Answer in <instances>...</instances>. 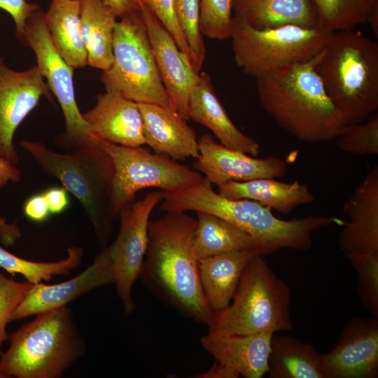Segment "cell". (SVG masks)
Returning <instances> with one entry per match:
<instances>
[{
  "instance_id": "obj_1",
  "label": "cell",
  "mask_w": 378,
  "mask_h": 378,
  "mask_svg": "<svg viewBox=\"0 0 378 378\" xmlns=\"http://www.w3.org/2000/svg\"><path fill=\"white\" fill-rule=\"evenodd\" d=\"M197 219L186 212H166L150 220L146 258L139 278L160 301L208 326L213 316L200 281L193 245Z\"/></svg>"
},
{
  "instance_id": "obj_2",
  "label": "cell",
  "mask_w": 378,
  "mask_h": 378,
  "mask_svg": "<svg viewBox=\"0 0 378 378\" xmlns=\"http://www.w3.org/2000/svg\"><path fill=\"white\" fill-rule=\"evenodd\" d=\"M317 55L256 78L265 112L281 128L307 143L335 140L345 125L315 71Z\"/></svg>"
},
{
  "instance_id": "obj_3",
  "label": "cell",
  "mask_w": 378,
  "mask_h": 378,
  "mask_svg": "<svg viewBox=\"0 0 378 378\" xmlns=\"http://www.w3.org/2000/svg\"><path fill=\"white\" fill-rule=\"evenodd\" d=\"M178 211H202L225 219L248 234L264 255L282 248L305 251L312 246V234L336 224L344 225L335 216L309 215L281 220L271 209L251 200H229L214 190L204 177L196 184L179 190L175 197Z\"/></svg>"
},
{
  "instance_id": "obj_4",
  "label": "cell",
  "mask_w": 378,
  "mask_h": 378,
  "mask_svg": "<svg viewBox=\"0 0 378 378\" xmlns=\"http://www.w3.org/2000/svg\"><path fill=\"white\" fill-rule=\"evenodd\" d=\"M315 71L344 125L378 109V43L353 29L331 32Z\"/></svg>"
},
{
  "instance_id": "obj_5",
  "label": "cell",
  "mask_w": 378,
  "mask_h": 378,
  "mask_svg": "<svg viewBox=\"0 0 378 378\" xmlns=\"http://www.w3.org/2000/svg\"><path fill=\"white\" fill-rule=\"evenodd\" d=\"M36 316L8 335L0 378H58L85 354V342L66 305Z\"/></svg>"
},
{
  "instance_id": "obj_6",
  "label": "cell",
  "mask_w": 378,
  "mask_h": 378,
  "mask_svg": "<svg viewBox=\"0 0 378 378\" xmlns=\"http://www.w3.org/2000/svg\"><path fill=\"white\" fill-rule=\"evenodd\" d=\"M20 145L47 176L57 179L78 199L104 248L114 218L109 208L114 168L108 155L97 143L64 153L38 141L24 139Z\"/></svg>"
},
{
  "instance_id": "obj_7",
  "label": "cell",
  "mask_w": 378,
  "mask_h": 378,
  "mask_svg": "<svg viewBox=\"0 0 378 378\" xmlns=\"http://www.w3.org/2000/svg\"><path fill=\"white\" fill-rule=\"evenodd\" d=\"M263 257L248 262L230 304L214 312L209 332L250 335L293 329L290 288Z\"/></svg>"
},
{
  "instance_id": "obj_8",
  "label": "cell",
  "mask_w": 378,
  "mask_h": 378,
  "mask_svg": "<svg viewBox=\"0 0 378 378\" xmlns=\"http://www.w3.org/2000/svg\"><path fill=\"white\" fill-rule=\"evenodd\" d=\"M113 53V64L101 76L106 91L116 92L138 104L172 109L139 9L126 13L117 21Z\"/></svg>"
},
{
  "instance_id": "obj_9",
  "label": "cell",
  "mask_w": 378,
  "mask_h": 378,
  "mask_svg": "<svg viewBox=\"0 0 378 378\" xmlns=\"http://www.w3.org/2000/svg\"><path fill=\"white\" fill-rule=\"evenodd\" d=\"M330 33L318 27L293 24L256 29L232 16L234 60L245 74L256 79L312 59Z\"/></svg>"
},
{
  "instance_id": "obj_10",
  "label": "cell",
  "mask_w": 378,
  "mask_h": 378,
  "mask_svg": "<svg viewBox=\"0 0 378 378\" xmlns=\"http://www.w3.org/2000/svg\"><path fill=\"white\" fill-rule=\"evenodd\" d=\"M99 147L111 158L114 174L109 208L113 218L147 188L173 191L202 181L203 175L169 157L151 153L141 146L128 147L104 140Z\"/></svg>"
},
{
  "instance_id": "obj_11",
  "label": "cell",
  "mask_w": 378,
  "mask_h": 378,
  "mask_svg": "<svg viewBox=\"0 0 378 378\" xmlns=\"http://www.w3.org/2000/svg\"><path fill=\"white\" fill-rule=\"evenodd\" d=\"M21 39L34 51L36 66L61 106L66 130L57 139V144L68 152L69 149L72 151L97 144L98 140L92 134L76 103L74 69L61 57L52 44L43 12L38 9L31 15Z\"/></svg>"
},
{
  "instance_id": "obj_12",
  "label": "cell",
  "mask_w": 378,
  "mask_h": 378,
  "mask_svg": "<svg viewBox=\"0 0 378 378\" xmlns=\"http://www.w3.org/2000/svg\"><path fill=\"white\" fill-rule=\"evenodd\" d=\"M164 197V191H153L121 209L118 234L106 248L114 267L117 293L127 314L135 309L132 289L148 248L150 216Z\"/></svg>"
},
{
  "instance_id": "obj_13",
  "label": "cell",
  "mask_w": 378,
  "mask_h": 378,
  "mask_svg": "<svg viewBox=\"0 0 378 378\" xmlns=\"http://www.w3.org/2000/svg\"><path fill=\"white\" fill-rule=\"evenodd\" d=\"M43 96L52 101L49 87L36 65L25 71H15L0 57L1 158L14 165L18 162L14 134Z\"/></svg>"
},
{
  "instance_id": "obj_14",
  "label": "cell",
  "mask_w": 378,
  "mask_h": 378,
  "mask_svg": "<svg viewBox=\"0 0 378 378\" xmlns=\"http://www.w3.org/2000/svg\"><path fill=\"white\" fill-rule=\"evenodd\" d=\"M320 363L324 378L377 377L378 318L349 320L335 347L320 354Z\"/></svg>"
},
{
  "instance_id": "obj_15",
  "label": "cell",
  "mask_w": 378,
  "mask_h": 378,
  "mask_svg": "<svg viewBox=\"0 0 378 378\" xmlns=\"http://www.w3.org/2000/svg\"><path fill=\"white\" fill-rule=\"evenodd\" d=\"M154 58L162 83L169 95L172 108L188 120V102L191 89L199 73L183 54L176 41L144 3H139Z\"/></svg>"
},
{
  "instance_id": "obj_16",
  "label": "cell",
  "mask_w": 378,
  "mask_h": 378,
  "mask_svg": "<svg viewBox=\"0 0 378 378\" xmlns=\"http://www.w3.org/2000/svg\"><path fill=\"white\" fill-rule=\"evenodd\" d=\"M196 171L217 186L227 181H246L262 178H280L287 173L286 162L279 158H253L244 152L218 144L209 134L198 139Z\"/></svg>"
},
{
  "instance_id": "obj_17",
  "label": "cell",
  "mask_w": 378,
  "mask_h": 378,
  "mask_svg": "<svg viewBox=\"0 0 378 378\" xmlns=\"http://www.w3.org/2000/svg\"><path fill=\"white\" fill-rule=\"evenodd\" d=\"M115 284L113 262L104 248L76 276L56 284H34L12 314L10 322L66 305L102 286Z\"/></svg>"
},
{
  "instance_id": "obj_18",
  "label": "cell",
  "mask_w": 378,
  "mask_h": 378,
  "mask_svg": "<svg viewBox=\"0 0 378 378\" xmlns=\"http://www.w3.org/2000/svg\"><path fill=\"white\" fill-rule=\"evenodd\" d=\"M349 218L338 238L346 258L354 254L378 253V166L366 174L344 203Z\"/></svg>"
},
{
  "instance_id": "obj_19",
  "label": "cell",
  "mask_w": 378,
  "mask_h": 378,
  "mask_svg": "<svg viewBox=\"0 0 378 378\" xmlns=\"http://www.w3.org/2000/svg\"><path fill=\"white\" fill-rule=\"evenodd\" d=\"M82 115L98 141L128 147L146 144L138 104L116 92L98 94L95 106Z\"/></svg>"
},
{
  "instance_id": "obj_20",
  "label": "cell",
  "mask_w": 378,
  "mask_h": 378,
  "mask_svg": "<svg viewBox=\"0 0 378 378\" xmlns=\"http://www.w3.org/2000/svg\"><path fill=\"white\" fill-rule=\"evenodd\" d=\"M274 332L250 335L208 332L202 348L219 363L245 378H261L268 372L271 340Z\"/></svg>"
},
{
  "instance_id": "obj_21",
  "label": "cell",
  "mask_w": 378,
  "mask_h": 378,
  "mask_svg": "<svg viewBox=\"0 0 378 378\" xmlns=\"http://www.w3.org/2000/svg\"><path fill=\"white\" fill-rule=\"evenodd\" d=\"M188 117L209 129L225 147L253 157L259 154L258 143L239 130L228 116L206 72L199 73L191 89Z\"/></svg>"
},
{
  "instance_id": "obj_22",
  "label": "cell",
  "mask_w": 378,
  "mask_h": 378,
  "mask_svg": "<svg viewBox=\"0 0 378 378\" xmlns=\"http://www.w3.org/2000/svg\"><path fill=\"white\" fill-rule=\"evenodd\" d=\"M138 104V103H137ZM146 144L175 160L199 156L196 133L178 113L153 104H138Z\"/></svg>"
},
{
  "instance_id": "obj_23",
  "label": "cell",
  "mask_w": 378,
  "mask_h": 378,
  "mask_svg": "<svg viewBox=\"0 0 378 378\" xmlns=\"http://www.w3.org/2000/svg\"><path fill=\"white\" fill-rule=\"evenodd\" d=\"M218 188V193L227 199L256 201L283 215H289L297 207L316 200L308 186L298 181L286 183L274 178L230 181Z\"/></svg>"
},
{
  "instance_id": "obj_24",
  "label": "cell",
  "mask_w": 378,
  "mask_h": 378,
  "mask_svg": "<svg viewBox=\"0 0 378 378\" xmlns=\"http://www.w3.org/2000/svg\"><path fill=\"white\" fill-rule=\"evenodd\" d=\"M257 255H264L258 248H246L199 260L201 284L213 312L230 304L244 268Z\"/></svg>"
},
{
  "instance_id": "obj_25",
  "label": "cell",
  "mask_w": 378,
  "mask_h": 378,
  "mask_svg": "<svg viewBox=\"0 0 378 378\" xmlns=\"http://www.w3.org/2000/svg\"><path fill=\"white\" fill-rule=\"evenodd\" d=\"M233 16L256 29L286 24L317 27L311 0H234Z\"/></svg>"
},
{
  "instance_id": "obj_26",
  "label": "cell",
  "mask_w": 378,
  "mask_h": 378,
  "mask_svg": "<svg viewBox=\"0 0 378 378\" xmlns=\"http://www.w3.org/2000/svg\"><path fill=\"white\" fill-rule=\"evenodd\" d=\"M80 34L88 65L105 71L113 62V41L117 15L101 0H80Z\"/></svg>"
},
{
  "instance_id": "obj_27",
  "label": "cell",
  "mask_w": 378,
  "mask_h": 378,
  "mask_svg": "<svg viewBox=\"0 0 378 378\" xmlns=\"http://www.w3.org/2000/svg\"><path fill=\"white\" fill-rule=\"evenodd\" d=\"M80 0H51L45 21L52 43L73 69L88 65V55L80 34Z\"/></svg>"
},
{
  "instance_id": "obj_28",
  "label": "cell",
  "mask_w": 378,
  "mask_h": 378,
  "mask_svg": "<svg viewBox=\"0 0 378 378\" xmlns=\"http://www.w3.org/2000/svg\"><path fill=\"white\" fill-rule=\"evenodd\" d=\"M270 378H324L320 353L308 342L287 335H272L268 359Z\"/></svg>"
},
{
  "instance_id": "obj_29",
  "label": "cell",
  "mask_w": 378,
  "mask_h": 378,
  "mask_svg": "<svg viewBox=\"0 0 378 378\" xmlns=\"http://www.w3.org/2000/svg\"><path fill=\"white\" fill-rule=\"evenodd\" d=\"M196 213L193 245L199 260L241 249L258 248L261 251L248 234L234 224L213 214L202 211Z\"/></svg>"
},
{
  "instance_id": "obj_30",
  "label": "cell",
  "mask_w": 378,
  "mask_h": 378,
  "mask_svg": "<svg viewBox=\"0 0 378 378\" xmlns=\"http://www.w3.org/2000/svg\"><path fill=\"white\" fill-rule=\"evenodd\" d=\"M83 253V248L73 246L68 248L64 259L56 262H37L17 256L0 245V269L12 276L21 274L33 284L48 281L53 276L68 275L78 267Z\"/></svg>"
},
{
  "instance_id": "obj_31",
  "label": "cell",
  "mask_w": 378,
  "mask_h": 378,
  "mask_svg": "<svg viewBox=\"0 0 378 378\" xmlns=\"http://www.w3.org/2000/svg\"><path fill=\"white\" fill-rule=\"evenodd\" d=\"M317 27L328 32L353 29L366 22L378 0H311Z\"/></svg>"
},
{
  "instance_id": "obj_32",
  "label": "cell",
  "mask_w": 378,
  "mask_h": 378,
  "mask_svg": "<svg viewBox=\"0 0 378 378\" xmlns=\"http://www.w3.org/2000/svg\"><path fill=\"white\" fill-rule=\"evenodd\" d=\"M337 148L354 155L378 154V114L363 122L345 125L335 139Z\"/></svg>"
},
{
  "instance_id": "obj_33",
  "label": "cell",
  "mask_w": 378,
  "mask_h": 378,
  "mask_svg": "<svg viewBox=\"0 0 378 378\" xmlns=\"http://www.w3.org/2000/svg\"><path fill=\"white\" fill-rule=\"evenodd\" d=\"M234 0H199V29L214 40L230 38Z\"/></svg>"
},
{
  "instance_id": "obj_34",
  "label": "cell",
  "mask_w": 378,
  "mask_h": 378,
  "mask_svg": "<svg viewBox=\"0 0 378 378\" xmlns=\"http://www.w3.org/2000/svg\"><path fill=\"white\" fill-rule=\"evenodd\" d=\"M176 16L190 49L194 69L200 73L206 48L199 25V0H174Z\"/></svg>"
},
{
  "instance_id": "obj_35",
  "label": "cell",
  "mask_w": 378,
  "mask_h": 378,
  "mask_svg": "<svg viewBox=\"0 0 378 378\" xmlns=\"http://www.w3.org/2000/svg\"><path fill=\"white\" fill-rule=\"evenodd\" d=\"M346 258L357 273V292L364 308L378 318V253L354 254Z\"/></svg>"
},
{
  "instance_id": "obj_36",
  "label": "cell",
  "mask_w": 378,
  "mask_h": 378,
  "mask_svg": "<svg viewBox=\"0 0 378 378\" xmlns=\"http://www.w3.org/2000/svg\"><path fill=\"white\" fill-rule=\"evenodd\" d=\"M33 284L27 280L18 281L8 278L0 270V356L2 344L8 339L6 326Z\"/></svg>"
},
{
  "instance_id": "obj_37",
  "label": "cell",
  "mask_w": 378,
  "mask_h": 378,
  "mask_svg": "<svg viewBox=\"0 0 378 378\" xmlns=\"http://www.w3.org/2000/svg\"><path fill=\"white\" fill-rule=\"evenodd\" d=\"M139 2L148 7L191 62L189 47L176 16L174 0H140Z\"/></svg>"
},
{
  "instance_id": "obj_38",
  "label": "cell",
  "mask_w": 378,
  "mask_h": 378,
  "mask_svg": "<svg viewBox=\"0 0 378 378\" xmlns=\"http://www.w3.org/2000/svg\"><path fill=\"white\" fill-rule=\"evenodd\" d=\"M0 8L12 16L15 24V34L19 38L23 36L28 18L39 9L36 4H29L27 0H0Z\"/></svg>"
},
{
  "instance_id": "obj_39",
  "label": "cell",
  "mask_w": 378,
  "mask_h": 378,
  "mask_svg": "<svg viewBox=\"0 0 378 378\" xmlns=\"http://www.w3.org/2000/svg\"><path fill=\"white\" fill-rule=\"evenodd\" d=\"M23 211L29 219L37 223L46 220L50 215L43 192L29 197L24 204Z\"/></svg>"
},
{
  "instance_id": "obj_40",
  "label": "cell",
  "mask_w": 378,
  "mask_h": 378,
  "mask_svg": "<svg viewBox=\"0 0 378 378\" xmlns=\"http://www.w3.org/2000/svg\"><path fill=\"white\" fill-rule=\"evenodd\" d=\"M67 192L64 187H52L43 192L50 214H61L67 209L69 205Z\"/></svg>"
},
{
  "instance_id": "obj_41",
  "label": "cell",
  "mask_w": 378,
  "mask_h": 378,
  "mask_svg": "<svg viewBox=\"0 0 378 378\" xmlns=\"http://www.w3.org/2000/svg\"><path fill=\"white\" fill-rule=\"evenodd\" d=\"M21 235V230L15 223H8L0 216V240L4 245H13Z\"/></svg>"
},
{
  "instance_id": "obj_42",
  "label": "cell",
  "mask_w": 378,
  "mask_h": 378,
  "mask_svg": "<svg viewBox=\"0 0 378 378\" xmlns=\"http://www.w3.org/2000/svg\"><path fill=\"white\" fill-rule=\"evenodd\" d=\"M20 178V171L14 164L0 158V191L9 183H17Z\"/></svg>"
},
{
  "instance_id": "obj_43",
  "label": "cell",
  "mask_w": 378,
  "mask_h": 378,
  "mask_svg": "<svg viewBox=\"0 0 378 378\" xmlns=\"http://www.w3.org/2000/svg\"><path fill=\"white\" fill-rule=\"evenodd\" d=\"M108 5L115 13L118 18L132 10L139 9L136 0H101Z\"/></svg>"
},
{
  "instance_id": "obj_44",
  "label": "cell",
  "mask_w": 378,
  "mask_h": 378,
  "mask_svg": "<svg viewBox=\"0 0 378 378\" xmlns=\"http://www.w3.org/2000/svg\"><path fill=\"white\" fill-rule=\"evenodd\" d=\"M239 375L227 367L215 361L214 365L206 372L200 374V378H237Z\"/></svg>"
},
{
  "instance_id": "obj_45",
  "label": "cell",
  "mask_w": 378,
  "mask_h": 378,
  "mask_svg": "<svg viewBox=\"0 0 378 378\" xmlns=\"http://www.w3.org/2000/svg\"><path fill=\"white\" fill-rule=\"evenodd\" d=\"M372 29L374 37H378V2L376 3L371 8L367 21Z\"/></svg>"
},
{
  "instance_id": "obj_46",
  "label": "cell",
  "mask_w": 378,
  "mask_h": 378,
  "mask_svg": "<svg viewBox=\"0 0 378 378\" xmlns=\"http://www.w3.org/2000/svg\"><path fill=\"white\" fill-rule=\"evenodd\" d=\"M138 1V3L139 2L140 0H136Z\"/></svg>"
}]
</instances>
